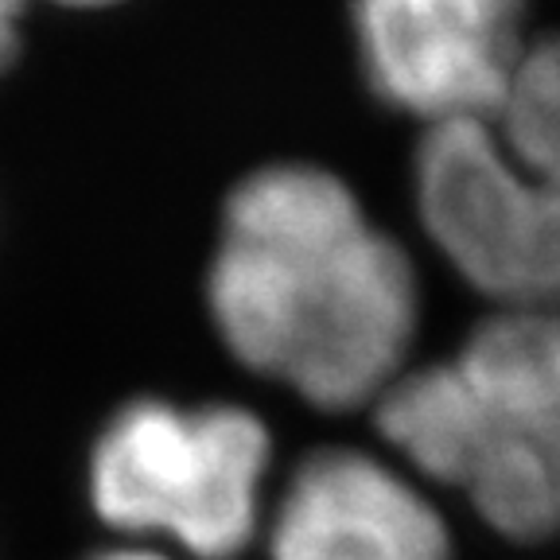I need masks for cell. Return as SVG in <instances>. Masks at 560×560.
I'll list each match as a JSON object with an SVG mask.
<instances>
[{"label": "cell", "instance_id": "9", "mask_svg": "<svg viewBox=\"0 0 560 560\" xmlns=\"http://www.w3.org/2000/svg\"><path fill=\"white\" fill-rule=\"evenodd\" d=\"M62 4H109V0H62Z\"/></svg>", "mask_w": 560, "mask_h": 560}, {"label": "cell", "instance_id": "7", "mask_svg": "<svg viewBox=\"0 0 560 560\" xmlns=\"http://www.w3.org/2000/svg\"><path fill=\"white\" fill-rule=\"evenodd\" d=\"M20 12H24V0H0V70L9 67L12 55H16Z\"/></svg>", "mask_w": 560, "mask_h": 560}, {"label": "cell", "instance_id": "8", "mask_svg": "<svg viewBox=\"0 0 560 560\" xmlns=\"http://www.w3.org/2000/svg\"><path fill=\"white\" fill-rule=\"evenodd\" d=\"M86 560H179L172 552L156 549V545H140V541H117V545H105V549L90 552Z\"/></svg>", "mask_w": 560, "mask_h": 560}, {"label": "cell", "instance_id": "5", "mask_svg": "<svg viewBox=\"0 0 560 560\" xmlns=\"http://www.w3.org/2000/svg\"><path fill=\"white\" fill-rule=\"evenodd\" d=\"M374 90L424 125L479 117L525 55V0H350Z\"/></svg>", "mask_w": 560, "mask_h": 560}, {"label": "cell", "instance_id": "2", "mask_svg": "<svg viewBox=\"0 0 560 560\" xmlns=\"http://www.w3.org/2000/svg\"><path fill=\"white\" fill-rule=\"evenodd\" d=\"M385 452L464 494L494 534H560V304L499 307L452 359L409 366L374 405Z\"/></svg>", "mask_w": 560, "mask_h": 560}, {"label": "cell", "instance_id": "1", "mask_svg": "<svg viewBox=\"0 0 560 560\" xmlns=\"http://www.w3.org/2000/svg\"><path fill=\"white\" fill-rule=\"evenodd\" d=\"M207 304L245 370L319 412L374 409L409 370L420 327L409 254L339 175L307 164L261 167L234 187Z\"/></svg>", "mask_w": 560, "mask_h": 560}, {"label": "cell", "instance_id": "6", "mask_svg": "<svg viewBox=\"0 0 560 560\" xmlns=\"http://www.w3.org/2000/svg\"><path fill=\"white\" fill-rule=\"evenodd\" d=\"M269 560H452L432 487L370 447H319L272 490L261 529Z\"/></svg>", "mask_w": 560, "mask_h": 560}, {"label": "cell", "instance_id": "4", "mask_svg": "<svg viewBox=\"0 0 560 560\" xmlns=\"http://www.w3.org/2000/svg\"><path fill=\"white\" fill-rule=\"evenodd\" d=\"M272 432L234 401H125L94 436L90 506L121 541L179 560H237L272 502Z\"/></svg>", "mask_w": 560, "mask_h": 560}, {"label": "cell", "instance_id": "3", "mask_svg": "<svg viewBox=\"0 0 560 560\" xmlns=\"http://www.w3.org/2000/svg\"><path fill=\"white\" fill-rule=\"evenodd\" d=\"M412 179L424 234L475 292L560 304V35L525 47L487 114L429 125Z\"/></svg>", "mask_w": 560, "mask_h": 560}]
</instances>
